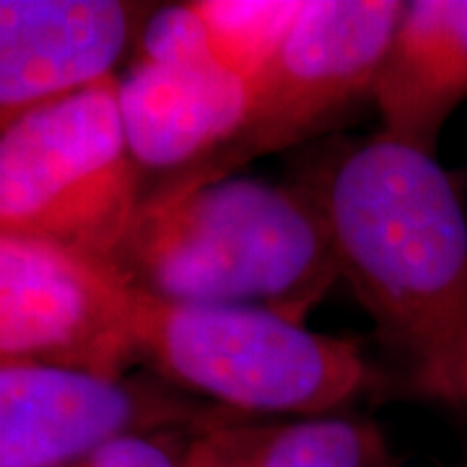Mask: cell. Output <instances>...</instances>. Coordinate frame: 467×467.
<instances>
[{
    "instance_id": "12",
    "label": "cell",
    "mask_w": 467,
    "mask_h": 467,
    "mask_svg": "<svg viewBox=\"0 0 467 467\" xmlns=\"http://www.w3.org/2000/svg\"><path fill=\"white\" fill-rule=\"evenodd\" d=\"M221 66L254 84L296 24L304 0H198Z\"/></svg>"
},
{
    "instance_id": "9",
    "label": "cell",
    "mask_w": 467,
    "mask_h": 467,
    "mask_svg": "<svg viewBox=\"0 0 467 467\" xmlns=\"http://www.w3.org/2000/svg\"><path fill=\"white\" fill-rule=\"evenodd\" d=\"M252 84L218 60H130L117 73V107L130 156L169 180L202 164L244 125Z\"/></svg>"
},
{
    "instance_id": "4",
    "label": "cell",
    "mask_w": 467,
    "mask_h": 467,
    "mask_svg": "<svg viewBox=\"0 0 467 467\" xmlns=\"http://www.w3.org/2000/svg\"><path fill=\"white\" fill-rule=\"evenodd\" d=\"M146 192L117 73L47 101L0 133V232L115 263Z\"/></svg>"
},
{
    "instance_id": "5",
    "label": "cell",
    "mask_w": 467,
    "mask_h": 467,
    "mask_svg": "<svg viewBox=\"0 0 467 467\" xmlns=\"http://www.w3.org/2000/svg\"><path fill=\"white\" fill-rule=\"evenodd\" d=\"M402 0H304L296 24L252 84L239 133L195 169L153 184H205L299 146L371 97Z\"/></svg>"
},
{
    "instance_id": "8",
    "label": "cell",
    "mask_w": 467,
    "mask_h": 467,
    "mask_svg": "<svg viewBox=\"0 0 467 467\" xmlns=\"http://www.w3.org/2000/svg\"><path fill=\"white\" fill-rule=\"evenodd\" d=\"M150 3L0 0V133L47 101L115 76Z\"/></svg>"
},
{
    "instance_id": "14",
    "label": "cell",
    "mask_w": 467,
    "mask_h": 467,
    "mask_svg": "<svg viewBox=\"0 0 467 467\" xmlns=\"http://www.w3.org/2000/svg\"><path fill=\"white\" fill-rule=\"evenodd\" d=\"M408 389L418 398L467 410V327L434 358L410 368Z\"/></svg>"
},
{
    "instance_id": "1",
    "label": "cell",
    "mask_w": 467,
    "mask_h": 467,
    "mask_svg": "<svg viewBox=\"0 0 467 467\" xmlns=\"http://www.w3.org/2000/svg\"><path fill=\"white\" fill-rule=\"evenodd\" d=\"M309 192L340 278L410 368L447 348L467 327V208L434 153L379 130L333 153Z\"/></svg>"
},
{
    "instance_id": "11",
    "label": "cell",
    "mask_w": 467,
    "mask_h": 467,
    "mask_svg": "<svg viewBox=\"0 0 467 467\" xmlns=\"http://www.w3.org/2000/svg\"><path fill=\"white\" fill-rule=\"evenodd\" d=\"M252 467H395L382 431L361 418L309 416L244 426Z\"/></svg>"
},
{
    "instance_id": "3",
    "label": "cell",
    "mask_w": 467,
    "mask_h": 467,
    "mask_svg": "<svg viewBox=\"0 0 467 467\" xmlns=\"http://www.w3.org/2000/svg\"><path fill=\"white\" fill-rule=\"evenodd\" d=\"M133 340L161 382L236 416H327L379 384L364 348L254 306L182 304L135 288Z\"/></svg>"
},
{
    "instance_id": "7",
    "label": "cell",
    "mask_w": 467,
    "mask_h": 467,
    "mask_svg": "<svg viewBox=\"0 0 467 467\" xmlns=\"http://www.w3.org/2000/svg\"><path fill=\"white\" fill-rule=\"evenodd\" d=\"M143 377H94L52 367L0 364V467H66L130 431H211L242 423Z\"/></svg>"
},
{
    "instance_id": "13",
    "label": "cell",
    "mask_w": 467,
    "mask_h": 467,
    "mask_svg": "<svg viewBox=\"0 0 467 467\" xmlns=\"http://www.w3.org/2000/svg\"><path fill=\"white\" fill-rule=\"evenodd\" d=\"M201 431L159 429L107 439L81 457L76 467H190V447Z\"/></svg>"
},
{
    "instance_id": "15",
    "label": "cell",
    "mask_w": 467,
    "mask_h": 467,
    "mask_svg": "<svg viewBox=\"0 0 467 467\" xmlns=\"http://www.w3.org/2000/svg\"><path fill=\"white\" fill-rule=\"evenodd\" d=\"M244 426L247 420L195 434L190 447V467H252Z\"/></svg>"
},
{
    "instance_id": "2",
    "label": "cell",
    "mask_w": 467,
    "mask_h": 467,
    "mask_svg": "<svg viewBox=\"0 0 467 467\" xmlns=\"http://www.w3.org/2000/svg\"><path fill=\"white\" fill-rule=\"evenodd\" d=\"M115 265L159 299L254 306L294 322H306L340 278L312 192L236 174L146 187Z\"/></svg>"
},
{
    "instance_id": "10",
    "label": "cell",
    "mask_w": 467,
    "mask_h": 467,
    "mask_svg": "<svg viewBox=\"0 0 467 467\" xmlns=\"http://www.w3.org/2000/svg\"><path fill=\"white\" fill-rule=\"evenodd\" d=\"M371 99L382 133L426 153L467 101V0H402Z\"/></svg>"
},
{
    "instance_id": "6",
    "label": "cell",
    "mask_w": 467,
    "mask_h": 467,
    "mask_svg": "<svg viewBox=\"0 0 467 467\" xmlns=\"http://www.w3.org/2000/svg\"><path fill=\"white\" fill-rule=\"evenodd\" d=\"M133 294L115 263L0 232V364L128 377Z\"/></svg>"
},
{
    "instance_id": "16",
    "label": "cell",
    "mask_w": 467,
    "mask_h": 467,
    "mask_svg": "<svg viewBox=\"0 0 467 467\" xmlns=\"http://www.w3.org/2000/svg\"><path fill=\"white\" fill-rule=\"evenodd\" d=\"M66 467H76V462H73V465H66Z\"/></svg>"
}]
</instances>
